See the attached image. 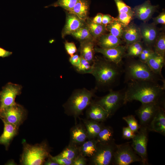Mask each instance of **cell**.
Segmentation results:
<instances>
[{"label":"cell","mask_w":165,"mask_h":165,"mask_svg":"<svg viewBox=\"0 0 165 165\" xmlns=\"http://www.w3.org/2000/svg\"><path fill=\"white\" fill-rule=\"evenodd\" d=\"M91 74L95 78L97 90H108L119 84L124 73L122 65L116 64L104 57H95Z\"/></svg>","instance_id":"6da1fadb"},{"label":"cell","mask_w":165,"mask_h":165,"mask_svg":"<svg viewBox=\"0 0 165 165\" xmlns=\"http://www.w3.org/2000/svg\"><path fill=\"white\" fill-rule=\"evenodd\" d=\"M127 83L124 104L134 100L145 104L164 99L165 84L161 85L158 82L145 81H130Z\"/></svg>","instance_id":"7a4b0ae2"},{"label":"cell","mask_w":165,"mask_h":165,"mask_svg":"<svg viewBox=\"0 0 165 165\" xmlns=\"http://www.w3.org/2000/svg\"><path fill=\"white\" fill-rule=\"evenodd\" d=\"M97 90L95 87L90 90L83 88L74 90L63 105L65 113L75 119L78 117L90 104Z\"/></svg>","instance_id":"3957f363"},{"label":"cell","mask_w":165,"mask_h":165,"mask_svg":"<svg viewBox=\"0 0 165 165\" xmlns=\"http://www.w3.org/2000/svg\"><path fill=\"white\" fill-rule=\"evenodd\" d=\"M124 82L150 81L158 82L164 81L162 76L156 74L147 64L139 60H131L124 65Z\"/></svg>","instance_id":"277c9868"},{"label":"cell","mask_w":165,"mask_h":165,"mask_svg":"<svg viewBox=\"0 0 165 165\" xmlns=\"http://www.w3.org/2000/svg\"><path fill=\"white\" fill-rule=\"evenodd\" d=\"M23 152L20 162L24 165L43 164L49 157L50 150L46 142L34 145L27 143L25 140L22 141Z\"/></svg>","instance_id":"5b68a950"},{"label":"cell","mask_w":165,"mask_h":165,"mask_svg":"<svg viewBox=\"0 0 165 165\" xmlns=\"http://www.w3.org/2000/svg\"><path fill=\"white\" fill-rule=\"evenodd\" d=\"M125 88L118 90L109 91L106 95L98 98L95 102L106 112L108 118L114 115L124 104Z\"/></svg>","instance_id":"8992f818"},{"label":"cell","mask_w":165,"mask_h":165,"mask_svg":"<svg viewBox=\"0 0 165 165\" xmlns=\"http://www.w3.org/2000/svg\"><path fill=\"white\" fill-rule=\"evenodd\" d=\"M141 161L140 157L134 152L130 143L116 145L112 164L129 165L133 163Z\"/></svg>","instance_id":"52a82bcc"},{"label":"cell","mask_w":165,"mask_h":165,"mask_svg":"<svg viewBox=\"0 0 165 165\" xmlns=\"http://www.w3.org/2000/svg\"><path fill=\"white\" fill-rule=\"evenodd\" d=\"M147 127H141L138 132L132 139L131 144L133 150L140 157L142 165H148L147 154V144L149 132Z\"/></svg>","instance_id":"ba28073f"},{"label":"cell","mask_w":165,"mask_h":165,"mask_svg":"<svg viewBox=\"0 0 165 165\" xmlns=\"http://www.w3.org/2000/svg\"><path fill=\"white\" fill-rule=\"evenodd\" d=\"M116 145L115 141L108 144L98 143L95 154L90 158V164L93 165L112 164Z\"/></svg>","instance_id":"9c48e42d"},{"label":"cell","mask_w":165,"mask_h":165,"mask_svg":"<svg viewBox=\"0 0 165 165\" xmlns=\"http://www.w3.org/2000/svg\"><path fill=\"white\" fill-rule=\"evenodd\" d=\"M165 106L164 99L160 101L149 103L141 104L135 111L140 120L141 127H147L158 111Z\"/></svg>","instance_id":"30bf717a"},{"label":"cell","mask_w":165,"mask_h":165,"mask_svg":"<svg viewBox=\"0 0 165 165\" xmlns=\"http://www.w3.org/2000/svg\"><path fill=\"white\" fill-rule=\"evenodd\" d=\"M26 115L25 109L16 103L0 111V118L2 121L12 124L18 128L25 119Z\"/></svg>","instance_id":"8fae6325"},{"label":"cell","mask_w":165,"mask_h":165,"mask_svg":"<svg viewBox=\"0 0 165 165\" xmlns=\"http://www.w3.org/2000/svg\"><path fill=\"white\" fill-rule=\"evenodd\" d=\"M21 85L9 82L0 91V111L16 103L15 99L21 93Z\"/></svg>","instance_id":"7c38bea8"},{"label":"cell","mask_w":165,"mask_h":165,"mask_svg":"<svg viewBox=\"0 0 165 165\" xmlns=\"http://www.w3.org/2000/svg\"><path fill=\"white\" fill-rule=\"evenodd\" d=\"M127 47L119 45L114 48L104 49L95 46V53L101 54L108 61L116 64L122 65V59L125 56Z\"/></svg>","instance_id":"4fadbf2b"},{"label":"cell","mask_w":165,"mask_h":165,"mask_svg":"<svg viewBox=\"0 0 165 165\" xmlns=\"http://www.w3.org/2000/svg\"><path fill=\"white\" fill-rule=\"evenodd\" d=\"M66 12L65 23L61 32V37L63 38L86 25V20L80 18L74 14L66 11Z\"/></svg>","instance_id":"5bb4252c"},{"label":"cell","mask_w":165,"mask_h":165,"mask_svg":"<svg viewBox=\"0 0 165 165\" xmlns=\"http://www.w3.org/2000/svg\"><path fill=\"white\" fill-rule=\"evenodd\" d=\"M158 6L152 5L149 0L146 1L133 9L134 16L140 20L146 21L151 17Z\"/></svg>","instance_id":"9a60e30c"},{"label":"cell","mask_w":165,"mask_h":165,"mask_svg":"<svg viewBox=\"0 0 165 165\" xmlns=\"http://www.w3.org/2000/svg\"><path fill=\"white\" fill-rule=\"evenodd\" d=\"M139 28L141 38L146 46L151 47L158 36V31L154 24L144 23Z\"/></svg>","instance_id":"2e32d148"},{"label":"cell","mask_w":165,"mask_h":165,"mask_svg":"<svg viewBox=\"0 0 165 165\" xmlns=\"http://www.w3.org/2000/svg\"><path fill=\"white\" fill-rule=\"evenodd\" d=\"M149 131L158 133L165 135V106L161 107L157 112L148 127Z\"/></svg>","instance_id":"e0dca14e"},{"label":"cell","mask_w":165,"mask_h":165,"mask_svg":"<svg viewBox=\"0 0 165 165\" xmlns=\"http://www.w3.org/2000/svg\"><path fill=\"white\" fill-rule=\"evenodd\" d=\"M86 119L99 122H103L108 118L105 111L94 100L86 108Z\"/></svg>","instance_id":"ac0fdd59"},{"label":"cell","mask_w":165,"mask_h":165,"mask_svg":"<svg viewBox=\"0 0 165 165\" xmlns=\"http://www.w3.org/2000/svg\"><path fill=\"white\" fill-rule=\"evenodd\" d=\"M88 139L87 131L83 123L76 125L70 129L69 143L79 146Z\"/></svg>","instance_id":"d6986e66"},{"label":"cell","mask_w":165,"mask_h":165,"mask_svg":"<svg viewBox=\"0 0 165 165\" xmlns=\"http://www.w3.org/2000/svg\"><path fill=\"white\" fill-rule=\"evenodd\" d=\"M125 28L122 36L127 46L140 41L141 37L140 28L134 24H129Z\"/></svg>","instance_id":"ffe728a7"},{"label":"cell","mask_w":165,"mask_h":165,"mask_svg":"<svg viewBox=\"0 0 165 165\" xmlns=\"http://www.w3.org/2000/svg\"><path fill=\"white\" fill-rule=\"evenodd\" d=\"M3 122L4 128L3 133L0 136V144L4 145L7 149L11 141L17 134L19 128L5 121Z\"/></svg>","instance_id":"44dd1931"},{"label":"cell","mask_w":165,"mask_h":165,"mask_svg":"<svg viewBox=\"0 0 165 165\" xmlns=\"http://www.w3.org/2000/svg\"><path fill=\"white\" fill-rule=\"evenodd\" d=\"M90 3V0H78L72 9L67 12L75 15L82 19L86 20L89 17Z\"/></svg>","instance_id":"7402d4cb"},{"label":"cell","mask_w":165,"mask_h":165,"mask_svg":"<svg viewBox=\"0 0 165 165\" xmlns=\"http://www.w3.org/2000/svg\"><path fill=\"white\" fill-rule=\"evenodd\" d=\"M96 43L100 47L109 49L120 45L122 43V41L119 38L115 36L110 33L104 34L97 39Z\"/></svg>","instance_id":"603a6c76"},{"label":"cell","mask_w":165,"mask_h":165,"mask_svg":"<svg viewBox=\"0 0 165 165\" xmlns=\"http://www.w3.org/2000/svg\"><path fill=\"white\" fill-rule=\"evenodd\" d=\"M146 63L154 73L162 76L161 72L165 64L164 57L154 52L148 58Z\"/></svg>","instance_id":"cb8c5ba5"},{"label":"cell","mask_w":165,"mask_h":165,"mask_svg":"<svg viewBox=\"0 0 165 165\" xmlns=\"http://www.w3.org/2000/svg\"><path fill=\"white\" fill-rule=\"evenodd\" d=\"M95 42L89 41L80 43L79 51L80 56L92 64L94 59Z\"/></svg>","instance_id":"d4e9b609"},{"label":"cell","mask_w":165,"mask_h":165,"mask_svg":"<svg viewBox=\"0 0 165 165\" xmlns=\"http://www.w3.org/2000/svg\"><path fill=\"white\" fill-rule=\"evenodd\" d=\"M88 139L96 138L103 125L99 122L87 119H82Z\"/></svg>","instance_id":"484cf974"},{"label":"cell","mask_w":165,"mask_h":165,"mask_svg":"<svg viewBox=\"0 0 165 165\" xmlns=\"http://www.w3.org/2000/svg\"><path fill=\"white\" fill-rule=\"evenodd\" d=\"M98 143L96 138L87 140L79 146V153L85 157H92L96 151Z\"/></svg>","instance_id":"4316f807"},{"label":"cell","mask_w":165,"mask_h":165,"mask_svg":"<svg viewBox=\"0 0 165 165\" xmlns=\"http://www.w3.org/2000/svg\"><path fill=\"white\" fill-rule=\"evenodd\" d=\"M86 21V25L96 43L97 39L106 31V26L94 23L92 19L89 17Z\"/></svg>","instance_id":"83f0119b"},{"label":"cell","mask_w":165,"mask_h":165,"mask_svg":"<svg viewBox=\"0 0 165 165\" xmlns=\"http://www.w3.org/2000/svg\"><path fill=\"white\" fill-rule=\"evenodd\" d=\"M113 130L112 127L103 125L96 139L98 143L108 144L115 141L113 138Z\"/></svg>","instance_id":"f1b7e54d"},{"label":"cell","mask_w":165,"mask_h":165,"mask_svg":"<svg viewBox=\"0 0 165 165\" xmlns=\"http://www.w3.org/2000/svg\"><path fill=\"white\" fill-rule=\"evenodd\" d=\"M70 35L79 41L80 43L89 41L95 42L86 24L79 28L72 33Z\"/></svg>","instance_id":"f546056e"},{"label":"cell","mask_w":165,"mask_h":165,"mask_svg":"<svg viewBox=\"0 0 165 165\" xmlns=\"http://www.w3.org/2000/svg\"><path fill=\"white\" fill-rule=\"evenodd\" d=\"M79 146L69 143L68 145L57 156L73 160L79 153Z\"/></svg>","instance_id":"4dcf8cb0"},{"label":"cell","mask_w":165,"mask_h":165,"mask_svg":"<svg viewBox=\"0 0 165 165\" xmlns=\"http://www.w3.org/2000/svg\"><path fill=\"white\" fill-rule=\"evenodd\" d=\"M144 47L143 43L140 41L128 46L126 48L127 53H126L125 56L128 57H138Z\"/></svg>","instance_id":"1f68e13d"},{"label":"cell","mask_w":165,"mask_h":165,"mask_svg":"<svg viewBox=\"0 0 165 165\" xmlns=\"http://www.w3.org/2000/svg\"><path fill=\"white\" fill-rule=\"evenodd\" d=\"M124 27L118 21L117 18L112 23L106 26V31L110 33L117 37L122 36Z\"/></svg>","instance_id":"d6a6232c"},{"label":"cell","mask_w":165,"mask_h":165,"mask_svg":"<svg viewBox=\"0 0 165 165\" xmlns=\"http://www.w3.org/2000/svg\"><path fill=\"white\" fill-rule=\"evenodd\" d=\"M153 46V50L155 53L165 57V36L164 34L158 35Z\"/></svg>","instance_id":"836d02e7"},{"label":"cell","mask_w":165,"mask_h":165,"mask_svg":"<svg viewBox=\"0 0 165 165\" xmlns=\"http://www.w3.org/2000/svg\"><path fill=\"white\" fill-rule=\"evenodd\" d=\"M78 0H57L54 2L45 7V8L50 7H60L65 11H68L74 7Z\"/></svg>","instance_id":"e575fe53"},{"label":"cell","mask_w":165,"mask_h":165,"mask_svg":"<svg viewBox=\"0 0 165 165\" xmlns=\"http://www.w3.org/2000/svg\"><path fill=\"white\" fill-rule=\"evenodd\" d=\"M81 57V61L79 65L75 68V70L78 73L81 74H90L92 70V64L82 57Z\"/></svg>","instance_id":"d590c367"},{"label":"cell","mask_w":165,"mask_h":165,"mask_svg":"<svg viewBox=\"0 0 165 165\" xmlns=\"http://www.w3.org/2000/svg\"><path fill=\"white\" fill-rule=\"evenodd\" d=\"M128 125V127L135 133H137L140 127L134 116L130 115L122 118Z\"/></svg>","instance_id":"8d00e7d4"},{"label":"cell","mask_w":165,"mask_h":165,"mask_svg":"<svg viewBox=\"0 0 165 165\" xmlns=\"http://www.w3.org/2000/svg\"><path fill=\"white\" fill-rule=\"evenodd\" d=\"M134 16V13H119L117 18L124 27L128 25Z\"/></svg>","instance_id":"74e56055"},{"label":"cell","mask_w":165,"mask_h":165,"mask_svg":"<svg viewBox=\"0 0 165 165\" xmlns=\"http://www.w3.org/2000/svg\"><path fill=\"white\" fill-rule=\"evenodd\" d=\"M119 13H134L133 9L127 5L123 0H114Z\"/></svg>","instance_id":"f35d334b"},{"label":"cell","mask_w":165,"mask_h":165,"mask_svg":"<svg viewBox=\"0 0 165 165\" xmlns=\"http://www.w3.org/2000/svg\"><path fill=\"white\" fill-rule=\"evenodd\" d=\"M154 51L151 47H144L141 52L139 56L141 61L146 63L148 58L154 53Z\"/></svg>","instance_id":"ab89813d"},{"label":"cell","mask_w":165,"mask_h":165,"mask_svg":"<svg viewBox=\"0 0 165 165\" xmlns=\"http://www.w3.org/2000/svg\"><path fill=\"white\" fill-rule=\"evenodd\" d=\"M50 157L54 161L57 163L59 165H72L73 160L65 158L58 156H55L50 155Z\"/></svg>","instance_id":"60d3db41"},{"label":"cell","mask_w":165,"mask_h":165,"mask_svg":"<svg viewBox=\"0 0 165 165\" xmlns=\"http://www.w3.org/2000/svg\"><path fill=\"white\" fill-rule=\"evenodd\" d=\"M64 45L67 53L70 57L74 55L77 52L76 47L73 42H70L66 41L64 43Z\"/></svg>","instance_id":"b9f144b4"},{"label":"cell","mask_w":165,"mask_h":165,"mask_svg":"<svg viewBox=\"0 0 165 165\" xmlns=\"http://www.w3.org/2000/svg\"><path fill=\"white\" fill-rule=\"evenodd\" d=\"M135 133L128 126L123 128L122 137L124 139H132L135 136Z\"/></svg>","instance_id":"7bdbcfd3"},{"label":"cell","mask_w":165,"mask_h":165,"mask_svg":"<svg viewBox=\"0 0 165 165\" xmlns=\"http://www.w3.org/2000/svg\"><path fill=\"white\" fill-rule=\"evenodd\" d=\"M87 160L85 157L80 153L73 160L72 165H86Z\"/></svg>","instance_id":"ee69618b"},{"label":"cell","mask_w":165,"mask_h":165,"mask_svg":"<svg viewBox=\"0 0 165 165\" xmlns=\"http://www.w3.org/2000/svg\"><path fill=\"white\" fill-rule=\"evenodd\" d=\"M69 60L75 68L79 65L81 61V57L78 54H74L70 57Z\"/></svg>","instance_id":"f6af8a7d"},{"label":"cell","mask_w":165,"mask_h":165,"mask_svg":"<svg viewBox=\"0 0 165 165\" xmlns=\"http://www.w3.org/2000/svg\"><path fill=\"white\" fill-rule=\"evenodd\" d=\"M154 24H165V13L163 11L161 13L157 16L154 18Z\"/></svg>","instance_id":"bcb514c9"},{"label":"cell","mask_w":165,"mask_h":165,"mask_svg":"<svg viewBox=\"0 0 165 165\" xmlns=\"http://www.w3.org/2000/svg\"><path fill=\"white\" fill-rule=\"evenodd\" d=\"M115 19V18L109 14L103 15L102 24L106 26L112 22Z\"/></svg>","instance_id":"7dc6e473"},{"label":"cell","mask_w":165,"mask_h":165,"mask_svg":"<svg viewBox=\"0 0 165 165\" xmlns=\"http://www.w3.org/2000/svg\"><path fill=\"white\" fill-rule=\"evenodd\" d=\"M103 15L101 13H98L94 17L92 18V21L95 23L102 24V22Z\"/></svg>","instance_id":"c3c4849f"},{"label":"cell","mask_w":165,"mask_h":165,"mask_svg":"<svg viewBox=\"0 0 165 165\" xmlns=\"http://www.w3.org/2000/svg\"><path fill=\"white\" fill-rule=\"evenodd\" d=\"M11 52L7 50L0 47V57L5 58L10 56L12 54Z\"/></svg>","instance_id":"681fc988"},{"label":"cell","mask_w":165,"mask_h":165,"mask_svg":"<svg viewBox=\"0 0 165 165\" xmlns=\"http://www.w3.org/2000/svg\"><path fill=\"white\" fill-rule=\"evenodd\" d=\"M43 164L46 165H59L57 163L54 161L50 157V156L46 160Z\"/></svg>","instance_id":"f907efd6"}]
</instances>
